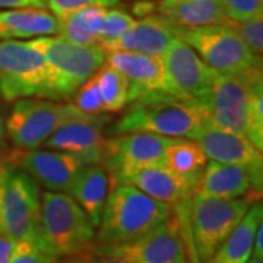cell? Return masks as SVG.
I'll return each mask as SVG.
<instances>
[{"label": "cell", "mask_w": 263, "mask_h": 263, "mask_svg": "<svg viewBox=\"0 0 263 263\" xmlns=\"http://www.w3.org/2000/svg\"><path fill=\"white\" fill-rule=\"evenodd\" d=\"M127 113L114 124V133L149 132L162 136L196 139L206 123L202 100L171 94L141 95L135 98Z\"/></svg>", "instance_id": "1"}, {"label": "cell", "mask_w": 263, "mask_h": 263, "mask_svg": "<svg viewBox=\"0 0 263 263\" xmlns=\"http://www.w3.org/2000/svg\"><path fill=\"white\" fill-rule=\"evenodd\" d=\"M174 206L148 196L132 184L111 187L103 209L95 245H120L146 234L167 221Z\"/></svg>", "instance_id": "2"}, {"label": "cell", "mask_w": 263, "mask_h": 263, "mask_svg": "<svg viewBox=\"0 0 263 263\" xmlns=\"http://www.w3.org/2000/svg\"><path fill=\"white\" fill-rule=\"evenodd\" d=\"M40 237L44 247L56 259L75 256L89 249L95 228L75 199L63 192L41 195Z\"/></svg>", "instance_id": "3"}, {"label": "cell", "mask_w": 263, "mask_h": 263, "mask_svg": "<svg viewBox=\"0 0 263 263\" xmlns=\"http://www.w3.org/2000/svg\"><path fill=\"white\" fill-rule=\"evenodd\" d=\"M29 41L47 60L53 101L73 98L76 91L105 63V51L100 44L81 46L60 35H44Z\"/></svg>", "instance_id": "4"}, {"label": "cell", "mask_w": 263, "mask_h": 263, "mask_svg": "<svg viewBox=\"0 0 263 263\" xmlns=\"http://www.w3.org/2000/svg\"><path fill=\"white\" fill-rule=\"evenodd\" d=\"M256 200L260 196L219 199L193 195L187 206L189 226L200 262L206 263L212 257Z\"/></svg>", "instance_id": "5"}, {"label": "cell", "mask_w": 263, "mask_h": 263, "mask_svg": "<svg viewBox=\"0 0 263 263\" xmlns=\"http://www.w3.org/2000/svg\"><path fill=\"white\" fill-rule=\"evenodd\" d=\"M0 94L6 101L27 97L53 100L47 60L29 40H0Z\"/></svg>", "instance_id": "6"}, {"label": "cell", "mask_w": 263, "mask_h": 263, "mask_svg": "<svg viewBox=\"0 0 263 263\" xmlns=\"http://www.w3.org/2000/svg\"><path fill=\"white\" fill-rule=\"evenodd\" d=\"M85 116L88 113L75 104L19 98L6 122V132L18 149H37L59 127Z\"/></svg>", "instance_id": "7"}, {"label": "cell", "mask_w": 263, "mask_h": 263, "mask_svg": "<svg viewBox=\"0 0 263 263\" xmlns=\"http://www.w3.org/2000/svg\"><path fill=\"white\" fill-rule=\"evenodd\" d=\"M257 88H263L262 69L240 75L218 73L208 95L202 100L206 110V122L249 139L250 97Z\"/></svg>", "instance_id": "8"}, {"label": "cell", "mask_w": 263, "mask_h": 263, "mask_svg": "<svg viewBox=\"0 0 263 263\" xmlns=\"http://www.w3.org/2000/svg\"><path fill=\"white\" fill-rule=\"evenodd\" d=\"M179 38L218 73L240 75L262 69V59L254 56L237 32L227 25L180 28Z\"/></svg>", "instance_id": "9"}, {"label": "cell", "mask_w": 263, "mask_h": 263, "mask_svg": "<svg viewBox=\"0 0 263 263\" xmlns=\"http://www.w3.org/2000/svg\"><path fill=\"white\" fill-rule=\"evenodd\" d=\"M41 195L35 180L18 167L6 168L0 202V234L15 241L40 235Z\"/></svg>", "instance_id": "10"}, {"label": "cell", "mask_w": 263, "mask_h": 263, "mask_svg": "<svg viewBox=\"0 0 263 263\" xmlns=\"http://www.w3.org/2000/svg\"><path fill=\"white\" fill-rule=\"evenodd\" d=\"M89 249L98 256L119 257L130 263H187L176 212L162 224L132 241L94 245Z\"/></svg>", "instance_id": "11"}, {"label": "cell", "mask_w": 263, "mask_h": 263, "mask_svg": "<svg viewBox=\"0 0 263 263\" xmlns=\"http://www.w3.org/2000/svg\"><path fill=\"white\" fill-rule=\"evenodd\" d=\"M174 141L149 132L123 133L104 142L103 160L114 186L126 184L132 174L152 164H162L165 149Z\"/></svg>", "instance_id": "12"}, {"label": "cell", "mask_w": 263, "mask_h": 263, "mask_svg": "<svg viewBox=\"0 0 263 263\" xmlns=\"http://www.w3.org/2000/svg\"><path fill=\"white\" fill-rule=\"evenodd\" d=\"M161 59L176 94L183 98L203 100L218 76L181 38H177Z\"/></svg>", "instance_id": "13"}, {"label": "cell", "mask_w": 263, "mask_h": 263, "mask_svg": "<svg viewBox=\"0 0 263 263\" xmlns=\"http://www.w3.org/2000/svg\"><path fill=\"white\" fill-rule=\"evenodd\" d=\"M195 141L200 145L206 158L224 164H238L247 167L253 176L256 187L262 190V151L254 146L247 138L234 132L219 129L206 122Z\"/></svg>", "instance_id": "14"}, {"label": "cell", "mask_w": 263, "mask_h": 263, "mask_svg": "<svg viewBox=\"0 0 263 263\" xmlns=\"http://www.w3.org/2000/svg\"><path fill=\"white\" fill-rule=\"evenodd\" d=\"M105 63L116 67L127 78L129 103L141 95H177L160 56H148L135 51H110L105 53Z\"/></svg>", "instance_id": "15"}, {"label": "cell", "mask_w": 263, "mask_h": 263, "mask_svg": "<svg viewBox=\"0 0 263 263\" xmlns=\"http://www.w3.org/2000/svg\"><path fill=\"white\" fill-rule=\"evenodd\" d=\"M110 120L105 114H88L81 119H75L59 127L47 141L50 149L63 151L75 155L84 165L100 164L103 160L104 138L103 130L105 123Z\"/></svg>", "instance_id": "16"}, {"label": "cell", "mask_w": 263, "mask_h": 263, "mask_svg": "<svg viewBox=\"0 0 263 263\" xmlns=\"http://www.w3.org/2000/svg\"><path fill=\"white\" fill-rule=\"evenodd\" d=\"M15 165L53 192L70 193L84 164L75 155L57 151L29 149L16 157Z\"/></svg>", "instance_id": "17"}, {"label": "cell", "mask_w": 263, "mask_h": 263, "mask_svg": "<svg viewBox=\"0 0 263 263\" xmlns=\"http://www.w3.org/2000/svg\"><path fill=\"white\" fill-rule=\"evenodd\" d=\"M179 27L173 25L161 15H145L133 27L113 41L103 43L100 47L110 51H135L148 56H162L167 48L179 38Z\"/></svg>", "instance_id": "18"}, {"label": "cell", "mask_w": 263, "mask_h": 263, "mask_svg": "<svg viewBox=\"0 0 263 263\" xmlns=\"http://www.w3.org/2000/svg\"><path fill=\"white\" fill-rule=\"evenodd\" d=\"M199 176L180 174L164 164H152L132 174L126 184H132L148 196L176 206L193 197Z\"/></svg>", "instance_id": "19"}, {"label": "cell", "mask_w": 263, "mask_h": 263, "mask_svg": "<svg viewBox=\"0 0 263 263\" xmlns=\"http://www.w3.org/2000/svg\"><path fill=\"white\" fill-rule=\"evenodd\" d=\"M200 173L195 195L219 199H234L246 195L260 196L250 170L238 164H224L211 160Z\"/></svg>", "instance_id": "20"}, {"label": "cell", "mask_w": 263, "mask_h": 263, "mask_svg": "<svg viewBox=\"0 0 263 263\" xmlns=\"http://www.w3.org/2000/svg\"><path fill=\"white\" fill-rule=\"evenodd\" d=\"M154 8L179 28L215 27L230 22L219 0H160Z\"/></svg>", "instance_id": "21"}, {"label": "cell", "mask_w": 263, "mask_h": 263, "mask_svg": "<svg viewBox=\"0 0 263 263\" xmlns=\"http://www.w3.org/2000/svg\"><path fill=\"white\" fill-rule=\"evenodd\" d=\"M60 19L47 9L21 8L0 10V40L59 35Z\"/></svg>", "instance_id": "22"}, {"label": "cell", "mask_w": 263, "mask_h": 263, "mask_svg": "<svg viewBox=\"0 0 263 263\" xmlns=\"http://www.w3.org/2000/svg\"><path fill=\"white\" fill-rule=\"evenodd\" d=\"M262 221L263 206L260 200H256L206 263H247L253 252L256 230Z\"/></svg>", "instance_id": "23"}, {"label": "cell", "mask_w": 263, "mask_h": 263, "mask_svg": "<svg viewBox=\"0 0 263 263\" xmlns=\"http://www.w3.org/2000/svg\"><path fill=\"white\" fill-rule=\"evenodd\" d=\"M108 183L110 177L107 170L100 164H89L79 171L70 192L94 228H98L101 221L104 205L108 196Z\"/></svg>", "instance_id": "24"}, {"label": "cell", "mask_w": 263, "mask_h": 263, "mask_svg": "<svg viewBox=\"0 0 263 263\" xmlns=\"http://www.w3.org/2000/svg\"><path fill=\"white\" fill-rule=\"evenodd\" d=\"M107 9L103 6H86L66 15L60 18L59 35L81 46L97 44V35Z\"/></svg>", "instance_id": "25"}, {"label": "cell", "mask_w": 263, "mask_h": 263, "mask_svg": "<svg viewBox=\"0 0 263 263\" xmlns=\"http://www.w3.org/2000/svg\"><path fill=\"white\" fill-rule=\"evenodd\" d=\"M162 164L180 174H200L206 164V155L196 141L176 138L164 154Z\"/></svg>", "instance_id": "26"}, {"label": "cell", "mask_w": 263, "mask_h": 263, "mask_svg": "<svg viewBox=\"0 0 263 263\" xmlns=\"http://www.w3.org/2000/svg\"><path fill=\"white\" fill-rule=\"evenodd\" d=\"M95 79L107 113H119L129 104V81L120 70L104 63Z\"/></svg>", "instance_id": "27"}, {"label": "cell", "mask_w": 263, "mask_h": 263, "mask_svg": "<svg viewBox=\"0 0 263 263\" xmlns=\"http://www.w3.org/2000/svg\"><path fill=\"white\" fill-rule=\"evenodd\" d=\"M227 27L237 32L247 48L256 57L262 59L263 53V15L246 21H230Z\"/></svg>", "instance_id": "28"}, {"label": "cell", "mask_w": 263, "mask_h": 263, "mask_svg": "<svg viewBox=\"0 0 263 263\" xmlns=\"http://www.w3.org/2000/svg\"><path fill=\"white\" fill-rule=\"evenodd\" d=\"M136 19L120 9H107L97 35V44L113 41L133 27Z\"/></svg>", "instance_id": "29"}, {"label": "cell", "mask_w": 263, "mask_h": 263, "mask_svg": "<svg viewBox=\"0 0 263 263\" xmlns=\"http://www.w3.org/2000/svg\"><path fill=\"white\" fill-rule=\"evenodd\" d=\"M57 259L48 253L41 237H31L16 241L9 263H54Z\"/></svg>", "instance_id": "30"}, {"label": "cell", "mask_w": 263, "mask_h": 263, "mask_svg": "<svg viewBox=\"0 0 263 263\" xmlns=\"http://www.w3.org/2000/svg\"><path fill=\"white\" fill-rule=\"evenodd\" d=\"M75 105L88 114H103L107 113L104 107L103 98L100 94V88L97 84L95 75L91 76L73 95Z\"/></svg>", "instance_id": "31"}, {"label": "cell", "mask_w": 263, "mask_h": 263, "mask_svg": "<svg viewBox=\"0 0 263 263\" xmlns=\"http://www.w3.org/2000/svg\"><path fill=\"white\" fill-rule=\"evenodd\" d=\"M230 21H246L263 15V0H219Z\"/></svg>", "instance_id": "32"}, {"label": "cell", "mask_w": 263, "mask_h": 263, "mask_svg": "<svg viewBox=\"0 0 263 263\" xmlns=\"http://www.w3.org/2000/svg\"><path fill=\"white\" fill-rule=\"evenodd\" d=\"M120 0H47V8L57 18H65L66 15L86 6H103L111 8Z\"/></svg>", "instance_id": "33"}, {"label": "cell", "mask_w": 263, "mask_h": 263, "mask_svg": "<svg viewBox=\"0 0 263 263\" xmlns=\"http://www.w3.org/2000/svg\"><path fill=\"white\" fill-rule=\"evenodd\" d=\"M187 206L189 202L186 203H180L174 206V212L179 218L180 231H181V237L184 241V249H186V259L187 263H202L199 256H197L196 247L192 238V233H190V226H189V215H187Z\"/></svg>", "instance_id": "34"}, {"label": "cell", "mask_w": 263, "mask_h": 263, "mask_svg": "<svg viewBox=\"0 0 263 263\" xmlns=\"http://www.w3.org/2000/svg\"><path fill=\"white\" fill-rule=\"evenodd\" d=\"M0 8H8V9H21V8L47 9V0H0Z\"/></svg>", "instance_id": "35"}, {"label": "cell", "mask_w": 263, "mask_h": 263, "mask_svg": "<svg viewBox=\"0 0 263 263\" xmlns=\"http://www.w3.org/2000/svg\"><path fill=\"white\" fill-rule=\"evenodd\" d=\"M16 241L6 235L0 234V263H9V259L15 250Z\"/></svg>", "instance_id": "36"}, {"label": "cell", "mask_w": 263, "mask_h": 263, "mask_svg": "<svg viewBox=\"0 0 263 263\" xmlns=\"http://www.w3.org/2000/svg\"><path fill=\"white\" fill-rule=\"evenodd\" d=\"M253 257H263V221L259 222L257 230H256V234H254V241H253Z\"/></svg>", "instance_id": "37"}, {"label": "cell", "mask_w": 263, "mask_h": 263, "mask_svg": "<svg viewBox=\"0 0 263 263\" xmlns=\"http://www.w3.org/2000/svg\"><path fill=\"white\" fill-rule=\"evenodd\" d=\"M98 256V254H97ZM85 263H130L119 257H108V256H98L97 259H88Z\"/></svg>", "instance_id": "38"}, {"label": "cell", "mask_w": 263, "mask_h": 263, "mask_svg": "<svg viewBox=\"0 0 263 263\" xmlns=\"http://www.w3.org/2000/svg\"><path fill=\"white\" fill-rule=\"evenodd\" d=\"M5 173L6 168L0 167V202H2V195H3V183H5Z\"/></svg>", "instance_id": "39"}, {"label": "cell", "mask_w": 263, "mask_h": 263, "mask_svg": "<svg viewBox=\"0 0 263 263\" xmlns=\"http://www.w3.org/2000/svg\"><path fill=\"white\" fill-rule=\"evenodd\" d=\"M5 141V124H3V119H2V114H0V145Z\"/></svg>", "instance_id": "40"}, {"label": "cell", "mask_w": 263, "mask_h": 263, "mask_svg": "<svg viewBox=\"0 0 263 263\" xmlns=\"http://www.w3.org/2000/svg\"><path fill=\"white\" fill-rule=\"evenodd\" d=\"M247 263H263V259H259V257H250Z\"/></svg>", "instance_id": "41"}, {"label": "cell", "mask_w": 263, "mask_h": 263, "mask_svg": "<svg viewBox=\"0 0 263 263\" xmlns=\"http://www.w3.org/2000/svg\"><path fill=\"white\" fill-rule=\"evenodd\" d=\"M54 263H57V262H54Z\"/></svg>", "instance_id": "42"}]
</instances>
